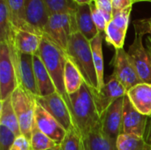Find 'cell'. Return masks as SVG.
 <instances>
[{
  "mask_svg": "<svg viewBox=\"0 0 151 150\" xmlns=\"http://www.w3.org/2000/svg\"><path fill=\"white\" fill-rule=\"evenodd\" d=\"M69 99L73 124L83 139L100 126V115L93 91L84 82L76 93L69 95Z\"/></svg>",
  "mask_w": 151,
  "mask_h": 150,
  "instance_id": "6da1fadb",
  "label": "cell"
},
{
  "mask_svg": "<svg viewBox=\"0 0 151 150\" xmlns=\"http://www.w3.org/2000/svg\"><path fill=\"white\" fill-rule=\"evenodd\" d=\"M66 56L78 68L85 83L92 90H98V81L90 41L79 31L73 33L68 42Z\"/></svg>",
  "mask_w": 151,
  "mask_h": 150,
  "instance_id": "7a4b0ae2",
  "label": "cell"
},
{
  "mask_svg": "<svg viewBox=\"0 0 151 150\" xmlns=\"http://www.w3.org/2000/svg\"><path fill=\"white\" fill-rule=\"evenodd\" d=\"M38 55L47 68L55 85L57 92L63 97L70 109L71 103L69 95L65 90L64 80L65 67L67 61L66 53L52 41L45 36H42L38 50Z\"/></svg>",
  "mask_w": 151,
  "mask_h": 150,
  "instance_id": "3957f363",
  "label": "cell"
},
{
  "mask_svg": "<svg viewBox=\"0 0 151 150\" xmlns=\"http://www.w3.org/2000/svg\"><path fill=\"white\" fill-rule=\"evenodd\" d=\"M76 31L75 13H58L50 16L42 36L52 41L66 53L70 37Z\"/></svg>",
  "mask_w": 151,
  "mask_h": 150,
  "instance_id": "277c9868",
  "label": "cell"
},
{
  "mask_svg": "<svg viewBox=\"0 0 151 150\" xmlns=\"http://www.w3.org/2000/svg\"><path fill=\"white\" fill-rule=\"evenodd\" d=\"M11 96L21 134L30 140L32 129L35 125V111L36 107L35 96L19 86L13 91Z\"/></svg>",
  "mask_w": 151,
  "mask_h": 150,
  "instance_id": "5b68a950",
  "label": "cell"
},
{
  "mask_svg": "<svg viewBox=\"0 0 151 150\" xmlns=\"http://www.w3.org/2000/svg\"><path fill=\"white\" fill-rule=\"evenodd\" d=\"M10 51L19 86L35 96H38L39 94L34 72L33 55L20 53L15 49H10Z\"/></svg>",
  "mask_w": 151,
  "mask_h": 150,
  "instance_id": "8992f818",
  "label": "cell"
},
{
  "mask_svg": "<svg viewBox=\"0 0 151 150\" xmlns=\"http://www.w3.org/2000/svg\"><path fill=\"white\" fill-rule=\"evenodd\" d=\"M19 87L9 46L0 42V101L12 95Z\"/></svg>",
  "mask_w": 151,
  "mask_h": 150,
  "instance_id": "52a82bcc",
  "label": "cell"
},
{
  "mask_svg": "<svg viewBox=\"0 0 151 150\" xmlns=\"http://www.w3.org/2000/svg\"><path fill=\"white\" fill-rule=\"evenodd\" d=\"M142 40L143 35L135 34L127 54L141 81L151 84V56Z\"/></svg>",
  "mask_w": 151,
  "mask_h": 150,
  "instance_id": "ba28073f",
  "label": "cell"
},
{
  "mask_svg": "<svg viewBox=\"0 0 151 150\" xmlns=\"http://www.w3.org/2000/svg\"><path fill=\"white\" fill-rule=\"evenodd\" d=\"M35 100L36 103L49 112L65 130L68 131L73 126L70 109L58 92L46 96H35Z\"/></svg>",
  "mask_w": 151,
  "mask_h": 150,
  "instance_id": "9c48e42d",
  "label": "cell"
},
{
  "mask_svg": "<svg viewBox=\"0 0 151 150\" xmlns=\"http://www.w3.org/2000/svg\"><path fill=\"white\" fill-rule=\"evenodd\" d=\"M112 75L127 92L130 88L142 83L129 57L124 49L115 50Z\"/></svg>",
  "mask_w": 151,
  "mask_h": 150,
  "instance_id": "30bf717a",
  "label": "cell"
},
{
  "mask_svg": "<svg viewBox=\"0 0 151 150\" xmlns=\"http://www.w3.org/2000/svg\"><path fill=\"white\" fill-rule=\"evenodd\" d=\"M150 117L140 113L131 103L127 96H124L122 133L144 137Z\"/></svg>",
  "mask_w": 151,
  "mask_h": 150,
  "instance_id": "8fae6325",
  "label": "cell"
},
{
  "mask_svg": "<svg viewBox=\"0 0 151 150\" xmlns=\"http://www.w3.org/2000/svg\"><path fill=\"white\" fill-rule=\"evenodd\" d=\"M124 97L116 100L100 117V128L109 137L118 140L122 133Z\"/></svg>",
  "mask_w": 151,
  "mask_h": 150,
  "instance_id": "7c38bea8",
  "label": "cell"
},
{
  "mask_svg": "<svg viewBox=\"0 0 151 150\" xmlns=\"http://www.w3.org/2000/svg\"><path fill=\"white\" fill-rule=\"evenodd\" d=\"M96 105L99 115H101L119 98L124 97L127 95V91L119 81L111 75L104 86L99 90H92Z\"/></svg>",
  "mask_w": 151,
  "mask_h": 150,
  "instance_id": "4fadbf2b",
  "label": "cell"
},
{
  "mask_svg": "<svg viewBox=\"0 0 151 150\" xmlns=\"http://www.w3.org/2000/svg\"><path fill=\"white\" fill-rule=\"evenodd\" d=\"M26 21L31 32L42 36L50 19V12L43 0H25Z\"/></svg>",
  "mask_w": 151,
  "mask_h": 150,
  "instance_id": "5bb4252c",
  "label": "cell"
},
{
  "mask_svg": "<svg viewBox=\"0 0 151 150\" xmlns=\"http://www.w3.org/2000/svg\"><path fill=\"white\" fill-rule=\"evenodd\" d=\"M35 125L58 145L61 144L67 132L49 112L37 103L35 111Z\"/></svg>",
  "mask_w": 151,
  "mask_h": 150,
  "instance_id": "9a60e30c",
  "label": "cell"
},
{
  "mask_svg": "<svg viewBox=\"0 0 151 150\" xmlns=\"http://www.w3.org/2000/svg\"><path fill=\"white\" fill-rule=\"evenodd\" d=\"M42 37V35L28 30L15 29L13 42L8 46L10 49H15L20 53L35 55L38 53Z\"/></svg>",
  "mask_w": 151,
  "mask_h": 150,
  "instance_id": "2e32d148",
  "label": "cell"
},
{
  "mask_svg": "<svg viewBox=\"0 0 151 150\" xmlns=\"http://www.w3.org/2000/svg\"><path fill=\"white\" fill-rule=\"evenodd\" d=\"M127 96L140 113L151 117V84H137L127 92Z\"/></svg>",
  "mask_w": 151,
  "mask_h": 150,
  "instance_id": "e0dca14e",
  "label": "cell"
},
{
  "mask_svg": "<svg viewBox=\"0 0 151 150\" xmlns=\"http://www.w3.org/2000/svg\"><path fill=\"white\" fill-rule=\"evenodd\" d=\"M33 65L38 96H46L57 92L52 79L38 53L33 55Z\"/></svg>",
  "mask_w": 151,
  "mask_h": 150,
  "instance_id": "ac0fdd59",
  "label": "cell"
},
{
  "mask_svg": "<svg viewBox=\"0 0 151 150\" xmlns=\"http://www.w3.org/2000/svg\"><path fill=\"white\" fill-rule=\"evenodd\" d=\"M75 20L78 31L88 41L93 40L99 34L92 19L90 4H77Z\"/></svg>",
  "mask_w": 151,
  "mask_h": 150,
  "instance_id": "d6986e66",
  "label": "cell"
},
{
  "mask_svg": "<svg viewBox=\"0 0 151 150\" xmlns=\"http://www.w3.org/2000/svg\"><path fill=\"white\" fill-rule=\"evenodd\" d=\"M84 150H119L117 141L106 135L100 126L82 139Z\"/></svg>",
  "mask_w": 151,
  "mask_h": 150,
  "instance_id": "ffe728a7",
  "label": "cell"
},
{
  "mask_svg": "<svg viewBox=\"0 0 151 150\" xmlns=\"http://www.w3.org/2000/svg\"><path fill=\"white\" fill-rule=\"evenodd\" d=\"M90 46H91V50H92L93 60H94V65H95L96 76H97V81H98V90L97 91H99L105 84L102 33H99L93 40L90 41Z\"/></svg>",
  "mask_w": 151,
  "mask_h": 150,
  "instance_id": "44dd1931",
  "label": "cell"
},
{
  "mask_svg": "<svg viewBox=\"0 0 151 150\" xmlns=\"http://www.w3.org/2000/svg\"><path fill=\"white\" fill-rule=\"evenodd\" d=\"M0 126H4L12 131L16 136L21 134L18 118L12 103V96L1 101L0 104Z\"/></svg>",
  "mask_w": 151,
  "mask_h": 150,
  "instance_id": "7402d4cb",
  "label": "cell"
},
{
  "mask_svg": "<svg viewBox=\"0 0 151 150\" xmlns=\"http://www.w3.org/2000/svg\"><path fill=\"white\" fill-rule=\"evenodd\" d=\"M15 29L11 19L6 0H0V42L12 45Z\"/></svg>",
  "mask_w": 151,
  "mask_h": 150,
  "instance_id": "603a6c76",
  "label": "cell"
},
{
  "mask_svg": "<svg viewBox=\"0 0 151 150\" xmlns=\"http://www.w3.org/2000/svg\"><path fill=\"white\" fill-rule=\"evenodd\" d=\"M64 80L65 90L68 95L76 93L85 82L78 68L70 59H68V57L65 67Z\"/></svg>",
  "mask_w": 151,
  "mask_h": 150,
  "instance_id": "cb8c5ba5",
  "label": "cell"
},
{
  "mask_svg": "<svg viewBox=\"0 0 151 150\" xmlns=\"http://www.w3.org/2000/svg\"><path fill=\"white\" fill-rule=\"evenodd\" d=\"M6 4L14 27L30 31L26 21L25 0H6Z\"/></svg>",
  "mask_w": 151,
  "mask_h": 150,
  "instance_id": "d4e9b609",
  "label": "cell"
},
{
  "mask_svg": "<svg viewBox=\"0 0 151 150\" xmlns=\"http://www.w3.org/2000/svg\"><path fill=\"white\" fill-rule=\"evenodd\" d=\"M119 150H151L150 145L142 138L121 133L117 140Z\"/></svg>",
  "mask_w": 151,
  "mask_h": 150,
  "instance_id": "484cf974",
  "label": "cell"
},
{
  "mask_svg": "<svg viewBox=\"0 0 151 150\" xmlns=\"http://www.w3.org/2000/svg\"><path fill=\"white\" fill-rule=\"evenodd\" d=\"M126 30L117 27L112 21H110L104 31V38L108 44L114 47L115 50L124 49V44L127 36Z\"/></svg>",
  "mask_w": 151,
  "mask_h": 150,
  "instance_id": "4316f807",
  "label": "cell"
},
{
  "mask_svg": "<svg viewBox=\"0 0 151 150\" xmlns=\"http://www.w3.org/2000/svg\"><path fill=\"white\" fill-rule=\"evenodd\" d=\"M30 143L32 150H48L58 146L48 135L40 131L35 125H34L32 129Z\"/></svg>",
  "mask_w": 151,
  "mask_h": 150,
  "instance_id": "83f0119b",
  "label": "cell"
},
{
  "mask_svg": "<svg viewBox=\"0 0 151 150\" xmlns=\"http://www.w3.org/2000/svg\"><path fill=\"white\" fill-rule=\"evenodd\" d=\"M50 15L58 13H75L77 4L73 0H43Z\"/></svg>",
  "mask_w": 151,
  "mask_h": 150,
  "instance_id": "f1b7e54d",
  "label": "cell"
},
{
  "mask_svg": "<svg viewBox=\"0 0 151 150\" xmlns=\"http://www.w3.org/2000/svg\"><path fill=\"white\" fill-rule=\"evenodd\" d=\"M60 147L61 150H84L82 138L74 126L66 132Z\"/></svg>",
  "mask_w": 151,
  "mask_h": 150,
  "instance_id": "f546056e",
  "label": "cell"
},
{
  "mask_svg": "<svg viewBox=\"0 0 151 150\" xmlns=\"http://www.w3.org/2000/svg\"><path fill=\"white\" fill-rule=\"evenodd\" d=\"M132 7H128L125 10L119 11H113L112 19L111 21H112L117 27L127 31L129 21H130V16L132 11Z\"/></svg>",
  "mask_w": 151,
  "mask_h": 150,
  "instance_id": "4dcf8cb0",
  "label": "cell"
},
{
  "mask_svg": "<svg viewBox=\"0 0 151 150\" xmlns=\"http://www.w3.org/2000/svg\"><path fill=\"white\" fill-rule=\"evenodd\" d=\"M16 137V134L9 128L0 126V150L11 149Z\"/></svg>",
  "mask_w": 151,
  "mask_h": 150,
  "instance_id": "1f68e13d",
  "label": "cell"
},
{
  "mask_svg": "<svg viewBox=\"0 0 151 150\" xmlns=\"http://www.w3.org/2000/svg\"><path fill=\"white\" fill-rule=\"evenodd\" d=\"M90 8H91V15L93 21L98 30L99 33H104L105 28L108 25V20L105 19V17L103 15V13L96 8V4L94 2L90 4Z\"/></svg>",
  "mask_w": 151,
  "mask_h": 150,
  "instance_id": "d6a6232c",
  "label": "cell"
},
{
  "mask_svg": "<svg viewBox=\"0 0 151 150\" xmlns=\"http://www.w3.org/2000/svg\"><path fill=\"white\" fill-rule=\"evenodd\" d=\"M96 8L103 13L105 19L110 22L112 19L113 14V7L111 4V0H95L94 1Z\"/></svg>",
  "mask_w": 151,
  "mask_h": 150,
  "instance_id": "836d02e7",
  "label": "cell"
},
{
  "mask_svg": "<svg viewBox=\"0 0 151 150\" xmlns=\"http://www.w3.org/2000/svg\"><path fill=\"white\" fill-rule=\"evenodd\" d=\"M134 27L135 34H142L143 36L150 34V36H151V17L135 20L134 22Z\"/></svg>",
  "mask_w": 151,
  "mask_h": 150,
  "instance_id": "e575fe53",
  "label": "cell"
},
{
  "mask_svg": "<svg viewBox=\"0 0 151 150\" xmlns=\"http://www.w3.org/2000/svg\"><path fill=\"white\" fill-rule=\"evenodd\" d=\"M10 150H32L30 140L23 134L17 136Z\"/></svg>",
  "mask_w": 151,
  "mask_h": 150,
  "instance_id": "d590c367",
  "label": "cell"
},
{
  "mask_svg": "<svg viewBox=\"0 0 151 150\" xmlns=\"http://www.w3.org/2000/svg\"><path fill=\"white\" fill-rule=\"evenodd\" d=\"M113 11H119L125 10L128 7H132L134 4L133 0H111Z\"/></svg>",
  "mask_w": 151,
  "mask_h": 150,
  "instance_id": "8d00e7d4",
  "label": "cell"
},
{
  "mask_svg": "<svg viewBox=\"0 0 151 150\" xmlns=\"http://www.w3.org/2000/svg\"><path fill=\"white\" fill-rule=\"evenodd\" d=\"M143 139L150 145L151 147V117H150V118H149L147 128H146V132H145Z\"/></svg>",
  "mask_w": 151,
  "mask_h": 150,
  "instance_id": "74e56055",
  "label": "cell"
},
{
  "mask_svg": "<svg viewBox=\"0 0 151 150\" xmlns=\"http://www.w3.org/2000/svg\"><path fill=\"white\" fill-rule=\"evenodd\" d=\"M76 4H91L94 0H73Z\"/></svg>",
  "mask_w": 151,
  "mask_h": 150,
  "instance_id": "f35d334b",
  "label": "cell"
},
{
  "mask_svg": "<svg viewBox=\"0 0 151 150\" xmlns=\"http://www.w3.org/2000/svg\"><path fill=\"white\" fill-rule=\"evenodd\" d=\"M146 44H147L146 48L148 49V50H149V52H150V54L151 56V36H148L147 37V39H146Z\"/></svg>",
  "mask_w": 151,
  "mask_h": 150,
  "instance_id": "ab89813d",
  "label": "cell"
},
{
  "mask_svg": "<svg viewBox=\"0 0 151 150\" xmlns=\"http://www.w3.org/2000/svg\"><path fill=\"white\" fill-rule=\"evenodd\" d=\"M134 4V3H138V2H151V0H133Z\"/></svg>",
  "mask_w": 151,
  "mask_h": 150,
  "instance_id": "60d3db41",
  "label": "cell"
},
{
  "mask_svg": "<svg viewBox=\"0 0 151 150\" xmlns=\"http://www.w3.org/2000/svg\"><path fill=\"white\" fill-rule=\"evenodd\" d=\"M48 150H61V147H60V145H58V147H56V148H54V149H51Z\"/></svg>",
  "mask_w": 151,
  "mask_h": 150,
  "instance_id": "b9f144b4",
  "label": "cell"
},
{
  "mask_svg": "<svg viewBox=\"0 0 151 150\" xmlns=\"http://www.w3.org/2000/svg\"><path fill=\"white\" fill-rule=\"evenodd\" d=\"M94 1H95V0H94Z\"/></svg>",
  "mask_w": 151,
  "mask_h": 150,
  "instance_id": "7bdbcfd3",
  "label": "cell"
}]
</instances>
